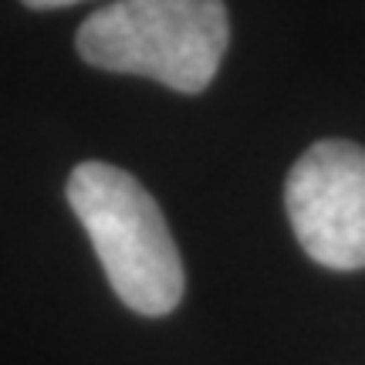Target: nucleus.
<instances>
[{"mask_svg":"<svg viewBox=\"0 0 365 365\" xmlns=\"http://www.w3.org/2000/svg\"><path fill=\"white\" fill-rule=\"evenodd\" d=\"M68 203L81 220L118 298L139 314H170L182 298V261L163 210L139 180L108 163H81L68 176Z\"/></svg>","mask_w":365,"mask_h":365,"instance_id":"obj_1","label":"nucleus"},{"mask_svg":"<svg viewBox=\"0 0 365 365\" xmlns=\"http://www.w3.org/2000/svg\"><path fill=\"white\" fill-rule=\"evenodd\" d=\"M230 44L223 0H115L78 27V54L118 75H143L182 95L213 81Z\"/></svg>","mask_w":365,"mask_h":365,"instance_id":"obj_2","label":"nucleus"},{"mask_svg":"<svg viewBox=\"0 0 365 365\" xmlns=\"http://www.w3.org/2000/svg\"><path fill=\"white\" fill-rule=\"evenodd\" d=\"M287 220L304 254L331 271L365 267V149L314 143L284 182Z\"/></svg>","mask_w":365,"mask_h":365,"instance_id":"obj_3","label":"nucleus"},{"mask_svg":"<svg viewBox=\"0 0 365 365\" xmlns=\"http://www.w3.org/2000/svg\"><path fill=\"white\" fill-rule=\"evenodd\" d=\"M34 11H54V7H68V4H81V0H24Z\"/></svg>","mask_w":365,"mask_h":365,"instance_id":"obj_4","label":"nucleus"}]
</instances>
